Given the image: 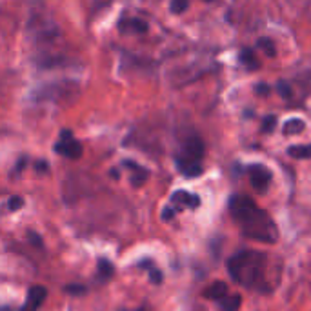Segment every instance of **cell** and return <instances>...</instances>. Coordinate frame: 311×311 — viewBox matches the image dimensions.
<instances>
[{"mask_svg":"<svg viewBox=\"0 0 311 311\" xmlns=\"http://www.w3.org/2000/svg\"><path fill=\"white\" fill-rule=\"evenodd\" d=\"M22 206H24V198L22 197H11L9 198V202H7L9 211H18Z\"/></svg>","mask_w":311,"mask_h":311,"instance_id":"cell-19","label":"cell"},{"mask_svg":"<svg viewBox=\"0 0 311 311\" xmlns=\"http://www.w3.org/2000/svg\"><path fill=\"white\" fill-rule=\"evenodd\" d=\"M0 311H11V308H7L6 306V308H0Z\"/></svg>","mask_w":311,"mask_h":311,"instance_id":"cell-26","label":"cell"},{"mask_svg":"<svg viewBox=\"0 0 311 311\" xmlns=\"http://www.w3.org/2000/svg\"><path fill=\"white\" fill-rule=\"evenodd\" d=\"M28 237L31 238V242H33L35 246H39V248L42 246V238H40L35 231H28Z\"/></svg>","mask_w":311,"mask_h":311,"instance_id":"cell-24","label":"cell"},{"mask_svg":"<svg viewBox=\"0 0 311 311\" xmlns=\"http://www.w3.org/2000/svg\"><path fill=\"white\" fill-rule=\"evenodd\" d=\"M229 213L237 222L238 229L246 238L259 242L275 244L278 238L277 224L246 195H235L229 198Z\"/></svg>","mask_w":311,"mask_h":311,"instance_id":"cell-1","label":"cell"},{"mask_svg":"<svg viewBox=\"0 0 311 311\" xmlns=\"http://www.w3.org/2000/svg\"><path fill=\"white\" fill-rule=\"evenodd\" d=\"M162 278H164V275H162L160 269H157V267H151V269H149V280H151L153 284H160Z\"/></svg>","mask_w":311,"mask_h":311,"instance_id":"cell-21","label":"cell"},{"mask_svg":"<svg viewBox=\"0 0 311 311\" xmlns=\"http://www.w3.org/2000/svg\"><path fill=\"white\" fill-rule=\"evenodd\" d=\"M202 157H204V142L198 135H189L184 138L180 151L175 157L177 168L187 178L198 177L202 173Z\"/></svg>","mask_w":311,"mask_h":311,"instance_id":"cell-3","label":"cell"},{"mask_svg":"<svg viewBox=\"0 0 311 311\" xmlns=\"http://www.w3.org/2000/svg\"><path fill=\"white\" fill-rule=\"evenodd\" d=\"M257 45L261 47L264 53H266L267 57H275L277 55V49H275V42L271 39H266V37H262V39L257 40Z\"/></svg>","mask_w":311,"mask_h":311,"instance_id":"cell-14","label":"cell"},{"mask_svg":"<svg viewBox=\"0 0 311 311\" xmlns=\"http://www.w3.org/2000/svg\"><path fill=\"white\" fill-rule=\"evenodd\" d=\"M227 295V284L222 280H217L215 284H211L208 289H204V297L208 300H222Z\"/></svg>","mask_w":311,"mask_h":311,"instance_id":"cell-8","label":"cell"},{"mask_svg":"<svg viewBox=\"0 0 311 311\" xmlns=\"http://www.w3.org/2000/svg\"><path fill=\"white\" fill-rule=\"evenodd\" d=\"M66 293L84 295L86 293V286H82V284H69V286H66Z\"/></svg>","mask_w":311,"mask_h":311,"instance_id":"cell-20","label":"cell"},{"mask_svg":"<svg viewBox=\"0 0 311 311\" xmlns=\"http://www.w3.org/2000/svg\"><path fill=\"white\" fill-rule=\"evenodd\" d=\"M189 6V2L187 0H171V11L177 13V15H180L184 13Z\"/></svg>","mask_w":311,"mask_h":311,"instance_id":"cell-17","label":"cell"},{"mask_svg":"<svg viewBox=\"0 0 311 311\" xmlns=\"http://www.w3.org/2000/svg\"><path fill=\"white\" fill-rule=\"evenodd\" d=\"M238 60H240V64H242L246 69H259V66H261V62L257 60V55H255V51L249 49V47H244V49L240 51V55H238Z\"/></svg>","mask_w":311,"mask_h":311,"instance_id":"cell-10","label":"cell"},{"mask_svg":"<svg viewBox=\"0 0 311 311\" xmlns=\"http://www.w3.org/2000/svg\"><path fill=\"white\" fill-rule=\"evenodd\" d=\"M113 273H115V267L108 259H100V261H98V275H100L102 278L113 277Z\"/></svg>","mask_w":311,"mask_h":311,"instance_id":"cell-15","label":"cell"},{"mask_svg":"<svg viewBox=\"0 0 311 311\" xmlns=\"http://www.w3.org/2000/svg\"><path fill=\"white\" fill-rule=\"evenodd\" d=\"M171 202L177 206L175 208L177 211L182 210V208L197 210L198 206H200V198H198V195H193V193H187L184 189H180V191H175L171 195Z\"/></svg>","mask_w":311,"mask_h":311,"instance_id":"cell-6","label":"cell"},{"mask_svg":"<svg viewBox=\"0 0 311 311\" xmlns=\"http://www.w3.org/2000/svg\"><path fill=\"white\" fill-rule=\"evenodd\" d=\"M277 91H278V95L284 96V98H289V96H291V88H289V84L284 82V80H278L277 82Z\"/></svg>","mask_w":311,"mask_h":311,"instance_id":"cell-18","label":"cell"},{"mask_svg":"<svg viewBox=\"0 0 311 311\" xmlns=\"http://www.w3.org/2000/svg\"><path fill=\"white\" fill-rule=\"evenodd\" d=\"M275 124H277V117H275V115H266L264 120H262L261 130L264 131V133H269V131H273Z\"/></svg>","mask_w":311,"mask_h":311,"instance_id":"cell-16","label":"cell"},{"mask_svg":"<svg viewBox=\"0 0 311 311\" xmlns=\"http://www.w3.org/2000/svg\"><path fill=\"white\" fill-rule=\"evenodd\" d=\"M124 166H128L130 170L135 171V175L131 177V184H133V186H142V184L147 180V177H149V171L147 170L140 168V166L135 164V162H130V160H126Z\"/></svg>","mask_w":311,"mask_h":311,"instance_id":"cell-9","label":"cell"},{"mask_svg":"<svg viewBox=\"0 0 311 311\" xmlns=\"http://www.w3.org/2000/svg\"><path fill=\"white\" fill-rule=\"evenodd\" d=\"M255 93L261 96H267L269 93H271V88H269L267 84H264V82H261V84L255 86Z\"/></svg>","mask_w":311,"mask_h":311,"instance_id":"cell-22","label":"cell"},{"mask_svg":"<svg viewBox=\"0 0 311 311\" xmlns=\"http://www.w3.org/2000/svg\"><path fill=\"white\" fill-rule=\"evenodd\" d=\"M288 155L293 159H311V144H302V146H289Z\"/></svg>","mask_w":311,"mask_h":311,"instance_id":"cell-13","label":"cell"},{"mask_svg":"<svg viewBox=\"0 0 311 311\" xmlns=\"http://www.w3.org/2000/svg\"><path fill=\"white\" fill-rule=\"evenodd\" d=\"M248 171H249V180H251V186H253L259 193L266 191L267 186H269V182H271V171L262 164L249 166Z\"/></svg>","mask_w":311,"mask_h":311,"instance_id":"cell-5","label":"cell"},{"mask_svg":"<svg viewBox=\"0 0 311 311\" xmlns=\"http://www.w3.org/2000/svg\"><path fill=\"white\" fill-rule=\"evenodd\" d=\"M306 128V124L302 122V120L299 119H289L284 122L282 126V133L284 135H299V133H302V130Z\"/></svg>","mask_w":311,"mask_h":311,"instance_id":"cell-12","label":"cell"},{"mask_svg":"<svg viewBox=\"0 0 311 311\" xmlns=\"http://www.w3.org/2000/svg\"><path fill=\"white\" fill-rule=\"evenodd\" d=\"M55 151H57L58 155L66 157V159H73L75 160L82 155V146H80V142L73 136L71 131L64 130L62 133H60L58 142L55 144Z\"/></svg>","mask_w":311,"mask_h":311,"instance_id":"cell-4","label":"cell"},{"mask_svg":"<svg viewBox=\"0 0 311 311\" xmlns=\"http://www.w3.org/2000/svg\"><path fill=\"white\" fill-rule=\"evenodd\" d=\"M267 255L255 249H242L227 259V271L229 277L237 284L249 289H261L266 280Z\"/></svg>","mask_w":311,"mask_h":311,"instance_id":"cell-2","label":"cell"},{"mask_svg":"<svg viewBox=\"0 0 311 311\" xmlns=\"http://www.w3.org/2000/svg\"><path fill=\"white\" fill-rule=\"evenodd\" d=\"M206 2H211V0H206Z\"/></svg>","mask_w":311,"mask_h":311,"instance_id":"cell-27","label":"cell"},{"mask_svg":"<svg viewBox=\"0 0 311 311\" xmlns=\"http://www.w3.org/2000/svg\"><path fill=\"white\" fill-rule=\"evenodd\" d=\"M175 213H177V210H173V208H164V210H162V221L164 222L173 221Z\"/></svg>","mask_w":311,"mask_h":311,"instance_id":"cell-23","label":"cell"},{"mask_svg":"<svg viewBox=\"0 0 311 311\" xmlns=\"http://www.w3.org/2000/svg\"><path fill=\"white\" fill-rule=\"evenodd\" d=\"M242 304V297L240 295H231V297H224L222 300H219V308L221 311H238Z\"/></svg>","mask_w":311,"mask_h":311,"instance_id":"cell-11","label":"cell"},{"mask_svg":"<svg viewBox=\"0 0 311 311\" xmlns=\"http://www.w3.org/2000/svg\"><path fill=\"white\" fill-rule=\"evenodd\" d=\"M45 297H47V289L42 288V286H33V288H29V291H28V300H26V304H29L31 308H35V310H39L40 306L44 304Z\"/></svg>","mask_w":311,"mask_h":311,"instance_id":"cell-7","label":"cell"},{"mask_svg":"<svg viewBox=\"0 0 311 311\" xmlns=\"http://www.w3.org/2000/svg\"><path fill=\"white\" fill-rule=\"evenodd\" d=\"M20 311H37V310H35V308H31V306H29V304H26V306H24V308H22V310H20Z\"/></svg>","mask_w":311,"mask_h":311,"instance_id":"cell-25","label":"cell"}]
</instances>
